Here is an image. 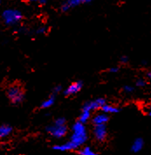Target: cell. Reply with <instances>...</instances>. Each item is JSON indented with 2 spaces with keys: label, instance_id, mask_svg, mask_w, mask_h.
Returning a JSON list of instances; mask_svg holds the SVG:
<instances>
[{
  "label": "cell",
  "instance_id": "14",
  "mask_svg": "<svg viewBox=\"0 0 151 155\" xmlns=\"http://www.w3.org/2000/svg\"><path fill=\"white\" fill-rule=\"evenodd\" d=\"M91 117V111H89L88 110H81V113L80 115V118H79V122L82 123V124H86L88 120L90 119Z\"/></svg>",
  "mask_w": 151,
  "mask_h": 155
},
{
  "label": "cell",
  "instance_id": "17",
  "mask_svg": "<svg viewBox=\"0 0 151 155\" xmlns=\"http://www.w3.org/2000/svg\"><path fill=\"white\" fill-rule=\"evenodd\" d=\"M47 27H45V26H42V27H40V28H38L37 29V31H36V33L37 34H44V33H47Z\"/></svg>",
  "mask_w": 151,
  "mask_h": 155
},
{
  "label": "cell",
  "instance_id": "6",
  "mask_svg": "<svg viewBox=\"0 0 151 155\" xmlns=\"http://www.w3.org/2000/svg\"><path fill=\"white\" fill-rule=\"evenodd\" d=\"M94 136L97 141L102 142L105 140L106 137H107V127L106 124H98V125H95L94 127Z\"/></svg>",
  "mask_w": 151,
  "mask_h": 155
},
{
  "label": "cell",
  "instance_id": "25",
  "mask_svg": "<svg viewBox=\"0 0 151 155\" xmlns=\"http://www.w3.org/2000/svg\"><path fill=\"white\" fill-rule=\"evenodd\" d=\"M147 76H148V78H149V80H151V71L147 74Z\"/></svg>",
  "mask_w": 151,
  "mask_h": 155
},
{
  "label": "cell",
  "instance_id": "12",
  "mask_svg": "<svg viewBox=\"0 0 151 155\" xmlns=\"http://www.w3.org/2000/svg\"><path fill=\"white\" fill-rule=\"evenodd\" d=\"M55 103V95H51L49 97H47L46 100H44L42 103H41V105L40 107L42 109H48L50 107H52Z\"/></svg>",
  "mask_w": 151,
  "mask_h": 155
},
{
  "label": "cell",
  "instance_id": "8",
  "mask_svg": "<svg viewBox=\"0 0 151 155\" xmlns=\"http://www.w3.org/2000/svg\"><path fill=\"white\" fill-rule=\"evenodd\" d=\"M108 120H109L108 115L101 112V113L95 115L93 117L92 122L94 124V125H98V124H106L108 122Z\"/></svg>",
  "mask_w": 151,
  "mask_h": 155
},
{
  "label": "cell",
  "instance_id": "9",
  "mask_svg": "<svg viewBox=\"0 0 151 155\" xmlns=\"http://www.w3.org/2000/svg\"><path fill=\"white\" fill-rule=\"evenodd\" d=\"M81 3H82V0H66V2L61 5V11L63 12H66L69 11L70 9L80 5Z\"/></svg>",
  "mask_w": 151,
  "mask_h": 155
},
{
  "label": "cell",
  "instance_id": "4",
  "mask_svg": "<svg viewBox=\"0 0 151 155\" xmlns=\"http://www.w3.org/2000/svg\"><path fill=\"white\" fill-rule=\"evenodd\" d=\"M23 18L22 12L16 9H7L2 13V19L7 25H14Z\"/></svg>",
  "mask_w": 151,
  "mask_h": 155
},
{
  "label": "cell",
  "instance_id": "2",
  "mask_svg": "<svg viewBox=\"0 0 151 155\" xmlns=\"http://www.w3.org/2000/svg\"><path fill=\"white\" fill-rule=\"evenodd\" d=\"M66 122L64 117H58L51 125L47 127V131L56 139H61L67 133Z\"/></svg>",
  "mask_w": 151,
  "mask_h": 155
},
{
  "label": "cell",
  "instance_id": "20",
  "mask_svg": "<svg viewBox=\"0 0 151 155\" xmlns=\"http://www.w3.org/2000/svg\"><path fill=\"white\" fill-rule=\"evenodd\" d=\"M144 110H145V112L149 115V116H151V104L147 105V106L145 107V108H144Z\"/></svg>",
  "mask_w": 151,
  "mask_h": 155
},
{
  "label": "cell",
  "instance_id": "21",
  "mask_svg": "<svg viewBox=\"0 0 151 155\" xmlns=\"http://www.w3.org/2000/svg\"><path fill=\"white\" fill-rule=\"evenodd\" d=\"M110 73H117L118 71H119V68H117V67H113V68H109V70H108Z\"/></svg>",
  "mask_w": 151,
  "mask_h": 155
},
{
  "label": "cell",
  "instance_id": "27",
  "mask_svg": "<svg viewBox=\"0 0 151 155\" xmlns=\"http://www.w3.org/2000/svg\"><path fill=\"white\" fill-rule=\"evenodd\" d=\"M1 3H2V0H0V4H1Z\"/></svg>",
  "mask_w": 151,
  "mask_h": 155
},
{
  "label": "cell",
  "instance_id": "10",
  "mask_svg": "<svg viewBox=\"0 0 151 155\" xmlns=\"http://www.w3.org/2000/svg\"><path fill=\"white\" fill-rule=\"evenodd\" d=\"M12 133V127L9 124L0 125V139H5Z\"/></svg>",
  "mask_w": 151,
  "mask_h": 155
},
{
  "label": "cell",
  "instance_id": "7",
  "mask_svg": "<svg viewBox=\"0 0 151 155\" xmlns=\"http://www.w3.org/2000/svg\"><path fill=\"white\" fill-rule=\"evenodd\" d=\"M83 87V83L81 81H77V82H72L70 84L64 91V95L65 96H72L74 94H77L78 92H80L81 89Z\"/></svg>",
  "mask_w": 151,
  "mask_h": 155
},
{
  "label": "cell",
  "instance_id": "18",
  "mask_svg": "<svg viewBox=\"0 0 151 155\" xmlns=\"http://www.w3.org/2000/svg\"><path fill=\"white\" fill-rule=\"evenodd\" d=\"M123 90H124L125 92H127V93H131L134 90V88L132 86H130V85H125L123 87Z\"/></svg>",
  "mask_w": 151,
  "mask_h": 155
},
{
  "label": "cell",
  "instance_id": "19",
  "mask_svg": "<svg viewBox=\"0 0 151 155\" xmlns=\"http://www.w3.org/2000/svg\"><path fill=\"white\" fill-rule=\"evenodd\" d=\"M62 90V87L60 86V85H58V86H56L54 87V89H53V95H56V94H58L59 92H60Z\"/></svg>",
  "mask_w": 151,
  "mask_h": 155
},
{
  "label": "cell",
  "instance_id": "13",
  "mask_svg": "<svg viewBox=\"0 0 151 155\" xmlns=\"http://www.w3.org/2000/svg\"><path fill=\"white\" fill-rule=\"evenodd\" d=\"M101 110L103 113H106V114H114V113H118L120 111V110L117 107L111 105V104H107Z\"/></svg>",
  "mask_w": 151,
  "mask_h": 155
},
{
  "label": "cell",
  "instance_id": "22",
  "mask_svg": "<svg viewBox=\"0 0 151 155\" xmlns=\"http://www.w3.org/2000/svg\"><path fill=\"white\" fill-rule=\"evenodd\" d=\"M120 61L121 63H127V61H128V58L127 56H121L120 59Z\"/></svg>",
  "mask_w": 151,
  "mask_h": 155
},
{
  "label": "cell",
  "instance_id": "11",
  "mask_svg": "<svg viewBox=\"0 0 151 155\" xmlns=\"http://www.w3.org/2000/svg\"><path fill=\"white\" fill-rule=\"evenodd\" d=\"M143 146H144L143 139H141V138H137V139H135V141L133 142L132 147H131V150H132V152H134V153H139V152L143 148Z\"/></svg>",
  "mask_w": 151,
  "mask_h": 155
},
{
  "label": "cell",
  "instance_id": "26",
  "mask_svg": "<svg viewBox=\"0 0 151 155\" xmlns=\"http://www.w3.org/2000/svg\"><path fill=\"white\" fill-rule=\"evenodd\" d=\"M30 2H39V0H28Z\"/></svg>",
  "mask_w": 151,
  "mask_h": 155
},
{
  "label": "cell",
  "instance_id": "24",
  "mask_svg": "<svg viewBox=\"0 0 151 155\" xmlns=\"http://www.w3.org/2000/svg\"><path fill=\"white\" fill-rule=\"evenodd\" d=\"M93 0H82V3H85V4H88V3H91Z\"/></svg>",
  "mask_w": 151,
  "mask_h": 155
},
{
  "label": "cell",
  "instance_id": "5",
  "mask_svg": "<svg viewBox=\"0 0 151 155\" xmlns=\"http://www.w3.org/2000/svg\"><path fill=\"white\" fill-rule=\"evenodd\" d=\"M105 104H106V100L104 98H97V99L86 103L83 105L82 109L92 111V110H101Z\"/></svg>",
  "mask_w": 151,
  "mask_h": 155
},
{
  "label": "cell",
  "instance_id": "15",
  "mask_svg": "<svg viewBox=\"0 0 151 155\" xmlns=\"http://www.w3.org/2000/svg\"><path fill=\"white\" fill-rule=\"evenodd\" d=\"M80 155H96V153L89 147H84L79 151Z\"/></svg>",
  "mask_w": 151,
  "mask_h": 155
},
{
  "label": "cell",
  "instance_id": "23",
  "mask_svg": "<svg viewBox=\"0 0 151 155\" xmlns=\"http://www.w3.org/2000/svg\"><path fill=\"white\" fill-rule=\"evenodd\" d=\"M47 2V0H39V3H40V5H46Z\"/></svg>",
  "mask_w": 151,
  "mask_h": 155
},
{
  "label": "cell",
  "instance_id": "16",
  "mask_svg": "<svg viewBox=\"0 0 151 155\" xmlns=\"http://www.w3.org/2000/svg\"><path fill=\"white\" fill-rule=\"evenodd\" d=\"M135 84H136V86L137 87H144L145 85H146V82L143 80V79H138L136 82H135Z\"/></svg>",
  "mask_w": 151,
  "mask_h": 155
},
{
  "label": "cell",
  "instance_id": "1",
  "mask_svg": "<svg viewBox=\"0 0 151 155\" xmlns=\"http://www.w3.org/2000/svg\"><path fill=\"white\" fill-rule=\"evenodd\" d=\"M88 139V132L84 124L76 122L72 127V135L69 142L73 147L74 150L83 146Z\"/></svg>",
  "mask_w": 151,
  "mask_h": 155
},
{
  "label": "cell",
  "instance_id": "3",
  "mask_svg": "<svg viewBox=\"0 0 151 155\" xmlns=\"http://www.w3.org/2000/svg\"><path fill=\"white\" fill-rule=\"evenodd\" d=\"M7 97L13 104H19L24 100V91L18 84H12L7 90Z\"/></svg>",
  "mask_w": 151,
  "mask_h": 155
}]
</instances>
